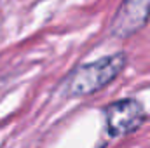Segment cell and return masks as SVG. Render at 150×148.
Here are the masks:
<instances>
[{
    "label": "cell",
    "instance_id": "6da1fadb",
    "mask_svg": "<svg viewBox=\"0 0 150 148\" xmlns=\"http://www.w3.org/2000/svg\"><path fill=\"white\" fill-rule=\"evenodd\" d=\"M127 65V56L117 52L93 63L77 66L67 78V91L72 96H89L110 85Z\"/></svg>",
    "mask_w": 150,
    "mask_h": 148
},
{
    "label": "cell",
    "instance_id": "7a4b0ae2",
    "mask_svg": "<svg viewBox=\"0 0 150 148\" xmlns=\"http://www.w3.org/2000/svg\"><path fill=\"white\" fill-rule=\"evenodd\" d=\"M145 118H147V113L143 110L142 103L133 98L117 99L105 108L107 131L113 138L126 136L138 131L143 125Z\"/></svg>",
    "mask_w": 150,
    "mask_h": 148
},
{
    "label": "cell",
    "instance_id": "3957f363",
    "mask_svg": "<svg viewBox=\"0 0 150 148\" xmlns=\"http://www.w3.org/2000/svg\"><path fill=\"white\" fill-rule=\"evenodd\" d=\"M150 19V0H122L112 19V35L127 38L138 33Z\"/></svg>",
    "mask_w": 150,
    "mask_h": 148
}]
</instances>
